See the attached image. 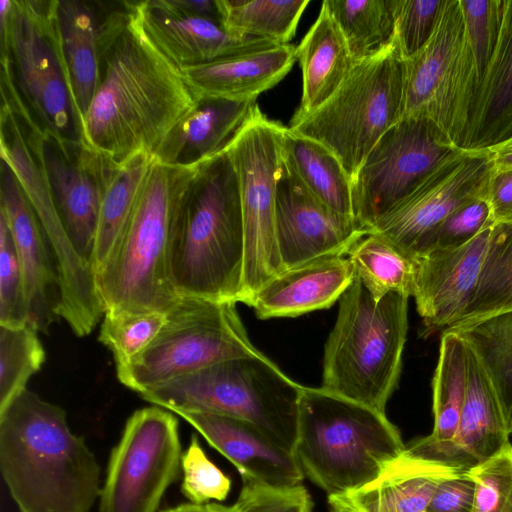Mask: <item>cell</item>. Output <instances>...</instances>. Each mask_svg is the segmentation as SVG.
<instances>
[{
	"mask_svg": "<svg viewBox=\"0 0 512 512\" xmlns=\"http://www.w3.org/2000/svg\"><path fill=\"white\" fill-rule=\"evenodd\" d=\"M181 68L146 34L136 1L102 3L100 80L82 120V143L116 166L154 157L197 105Z\"/></svg>",
	"mask_w": 512,
	"mask_h": 512,
	"instance_id": "1",
	"label": "cell"
},
{
	"mask_svg": "<svg viewBox=\"0 0 512 512\" xmlns=\"http://www.w3.org/2000/svg\"><path fill=\"white\" fill-rule=\"evenodd\" d=\"M0 469L20 512H90L101 468L66 412L26 389L0 412Z\"/></svg>",
	"mask_w": 512,
	"mask_h": 512,
	"instance_id": "2",
	"label": "cell"
},
{
	"mask_svg": "<svg viewBox=\"0 0 512 512\" xmlns=\"http://www.w3.org/2000/svg\"><path fill=\"white\" fill-rule=\"evenodd\" d=\"M245 258L237 174L226 149L200 164L171 236L168 265L180 297L241 302Z\"/></svg>",
	"mask_w": 512,
	"mask_h": 512,
	"instance_id": "3",
	"label": "cell"
},
{
	"mask_svg": "<svg viewBox=\"0 0 512 512\" xmlns=\"http://www.w3.org/2000/svg\"><path fill=\"white\" fill-rule=\"evenodd\" d=\"M199 166L153 158L125 229L95 277L104 313H167L180 300L170 280L169 247Z\"/></svg>",
	"mask_w": 512,
	"mask_h": 512,
	"instance_id": "4",
	"label": "cell"
},
{
	"mask_svg": "<svg viewBox=\"0 0 512 512\" xmlns=\"http://www.w3.org/2000/svg\"><path fill=\"white\" fill-rule=\"evenodd\" d=\"M404 449L385 413L321 387L303 386L293 453L304 476L328 496L372 482Z\"/></svg>",
	"mask_w": 512,
	"mask_h": 512,
	"instance_id": "5",
	"label": "cell"
},
{
	"mask_svg": "<svg viewBox=\"0 0 512 512\" xmlns=\"http://www.w3.org/2000/svg\"><path fill=\"white\" fill-rule=\"evenodd\" d=\"M408 298L392 292L375 300L355 277L325 343L323 390L385 413L401 373Z\"/></svg>",
	"mask_w": 512,
	"mask_h": 512,
	"instance_id": "6",
	"label": "cell"
},
{
	"mask_svg": "<svg viewBox=\"0 0 512 512\" xmlns=\"http://www.w3.org/2000/svg\"><path fill=\"white\" fill-rule=\"evenodd\" d=\"M303 386L262 352L231 358L141 394L153 405L247 421L293 453Z\"/></svg>",
	"mask_w": 512,
	"mask_h": 512,
	"instance_id": "7",
	"label": "cell"
},
{
	"mask_svg": "<svg viewBox=\"0 0 512 512\" xmlns=\"http://www.w3.org/2000/svg\"><path fill=\"white\" fill-rule=\"evenodd\" d=\"M405 59L396 36L358 61L338 90L288 129L328 148L351 180L379 139L403 116Z\"/></svg>",
	"mask_w": 512,
	"mask_h": 512,
	"instance_id": "8",
	"label": "cell"
},
{
	"mask_svg": "<svg viewBox=\"0 0 512 512\" xmlns=\"http://www.w3.org/2000/svg\"><path fill=\"white\" fill-rule=\"evenodd\" d=\"M1 54L42 130L82 141V118L70 85L56 17V0L0 1Z\"/></svg>",
	"mask_w": 512,
	"mask_h": 512,
	"instance_id": "9",
	"label": "cell"
},
{
	"mask_svg": "<svg viewBox=\"0 0 512 512\" xmlns=\"http://www.w3.org/2000/svg\"><path fill=\"white\" fill-rule=\"evenodd\" d=\"M235 302L181 297L155 339L116 367L117 378L141 394L216 363L260 351L250 341Z\"/></svg>",
	"mask_w": 512,
	"mask_h": 512,
	"instance_id": "10",
	"label": "cell"
},
{
	"mask_svg": "<svg viewBox=\"0 0 512 512\" xmlns=\"http://www.w3.org/2000/svg\"><path fill=\"white\" fill-rule=\"evenodd\" d=\"M285 129L255 104L226 148L239 184L245 237L241 303L248 306L259 289L285 269L276 236V187Z\"/></svg>",
	"mask_w": 512,
	"mask_h": 512,
	"instance_id": "11",
	"label": "cell"
},
{
	"mask_svg": "<svg viewBox=\"0 0 512 512\" xmlns=\"http://www.w3.org/2000/svg\"><path fill=\"white\" fill-rule=\"evenodd\" d=\"M478 84L459 0H445L429 41L405 60L403 117L434 121L459 148Z\"/></svg>",
	"mask_w": 512,
	"mask_h": 512,
	"instance_id": "12",
	"label": "cell"
},
{
	"mask_svg": "<svg viewBox=\"0 0 512 512\" xmlns=\"http://www.w3.org/2000/svg\"><path fill=\"white\" fill-rule=\"evenodd\" d=\"M460 151L428 117H403L379 139L352 179L357 224L369 234L381 218Z\"/></svg>",
	"mask_w": 512,
	"mask_h": 512,
	"instance_id": "13",
	"label": "cell"
},
{
	"mask_svg": "<svg viewBox=\"0 0 512 512\" xmlns=\"http://www.w3.org/2000/svg\"><path fill=\"white\" fill-rule=\"evenodd\" d=\"M181 457L174 413L156 405L135 411L111 451L99 512H157Z\"/></svg>",
	"mask_w": 512,
	"mask_h": 512,
	"instance_id": "14",
	"label": "cell"
},
{
	"mask_svg": "<svg viewBox=\"0 0 512 512\" xmlns=\"http://www.w3.org/2000/svg\"><path fill=\"white\" fill-rule=\"evenodd\" d=\"M494 171L489 151H463L448 159L370 230L411 259L425 253L443 220L464 203L487 195Z\"/></svg>",
	"mask_w": 512,
	"mask_h": 512,
	"instance_id": "15",
	"label": "cell"
},
{
	"mask_svg": "<svg viewBox=\"0 0 512 512\" xmlns=\"http://www.w3.org/2000/svg\"><path fill=\"white\" fill-rule=\"evenodd\" d=\"M38 152L59 218L91 265L103 196L117 166L82 142L59 140L41 127Z\"/></svg>",
	"mask_w": 512,
	"mask_h": 512,
	"instance_id": "16",
	"label": "cell"
},
{
	"mask_svg": "<svg viewBox=\"0 0 512 512\" xmlns=\"http://www.w3.org/2000/svg\"><path fill=\"white\" fill-rule=\"evenodd\" d=\"M367 234L354 218L315 198L282 158L276 187V236L285 269L321 257L347 256Z\"/></svg>",
	"mask_w": 512,
	"mask_h": 512,
	"instance_id": "17",
	"label": "cell"
},
{
	"mask_svg": "<svg viewBox=\"0 0 512 512\" xmlns=\"http://www.w3.org/2000/svg\"><path fill=\"white\" fill-rule=\"evenodd\" d=\"M495 224L460 247L432 250L414 259L412 297L421 317L423 337L461 321L475 298Z\"/></svg>",
	"mask_w": 512,
	"mask_h": 512,
	"instance_id": "18",
	"label": "cell"
},
{
	"mask_svg": "<svg viewBox=\"0 0 512 512\" xmlns=\"http://www.w3.org/2000/svg\"><path fill=\"white\" fill-rule=\"evenodd\" d=\"M0 213L12 233L27 300L28 323L41 333L59 317L61 284L48 238L11 168L1 160Z\"/></svg>",
	"mask_w": 512,
	"mask_h": 512,
	"instance_id": "19",
	"label": "cell"
},
{
	"mask_svg": "<svg viewBox=\"0 0 512 512\" xmlns=\"http://www.w3.org/2000/svg\"><path fill=\"white\" fill-rule=\"evenodd\" d=\"M136 8L146 34L179 68L278 46L233 33L217 20L183 13L170 0L136 1Z\"/></svg>",
	"mask_w": 512,
	"mask_h": 512,
	"instance_id": "20",
	"label": "cell"
},
{
	"mask_svg": "<svg viewBox=\"0 0 512 512\" xmlns=\"http://www.w3.org/2000/svg\"><path fill=\"white\" fill-rule=\"evenodd\" d=\"M509 435L496 392L467 347V389L454 438L437 449H421L409 443L404 452L457 470L470 471L499 453L509 442Z\"/></svg>",
	"mask_w": 512,
	"mask_h": 512,
	"instance_id": "21",
	"label": "cell"
},
{
	"mask_svg": "<svg viewBox=\"0 0 512 512\" xmlns=\"http://www.w3.org/2000/svg\"><path fill=\"white\" fill-rule=\"evenodd\" d=\"M205 440L239 471L242 479L272 486L302 484L304 474L294 453L253 424L223 415L179 412Z\"/></svg>",
	"mask_w": 512,
	"mask_h": 512,
	"instance_id": "22",
	"label": "cell"
},
{
	"mask_svg": "<svg viewBox=\"0 0 512 512\" xmlns=\"http://www.w3.org/2000/svg\"><path fill=\"white\" fill-rule=\"evenodd\" d=\"M355 277L347 256L317 258L275 275L255 294L250 307L260 319L297 317L327 309L340 299Z\"/></svg>",
	"mask_w": 512,
	"mask_h": 512,
	"instance_id": "23",
	"label": "cell"
},
{
	"mask_svg": "<svg viewBox=\"0 0 512 512\" xmlns=\"http://www.w3.org/2000/svg\"><path fill=\"white\" fill-rule=\"evenodd\" d=\"M296 61V47L286 44L181 70L197 99L256 101L261 93L279 83Z\"/></svg>",
	"mask_w": 512,
	"mask_h": 512,
	"instance_id": "24",
	"label": "cell"
},
{
	"mask_svg": "<svg viewBox=\"0 0 512 512\" xmlns=\"http://www.w3.org/2000/svg\"><path fill=\"white\" fill-rule=\"evenodd\" d=\"M511 137L512 0H504L498 42L477 85L459 149L489 151Z\"/></svg>",
	"mask_w": 512,
	"mask_h": 512,
	"instance_id": "25",
	"label": "cell"
},
{
	"mask_svg": "<svg viewBox=\"0 0 512 512\" xmlns=\"http://www.w3.org/2000/svg\"><path fill=\"white\" fill-rule=\"evenodd\" d=\"M256 101L198 99L196 107L166 136L154 155L162 164L195 166L223 152Z\"/></svg>",
	"mask_w": 512,
	"mask_h": 512,
	"instance_id": "26",
	"label": "cell"
},
{
	"mask_svg": "<svg viewBox=\"0 0 512 512\" xmlns=\"http://www.w3.org/2000/svg\"><path fill=\"white\" fill-rule=\"evenodd\" d=\"M460 471L403 452L372 482L335 497L355 512H426L438 484Z\"/></svg>",
	"mask_w": 512,
	"mask_h": 512,
	"instance_id": "27",
	"label": "cell"
},
{
	"mask_svg": "<svg viewBox=\"0 0 512 512\" xmlns=\"http://www.w3.org/2000/svg\"><path fill=\"white\" fill-rule=\"evenodd\" d=\"M303 78L302 98L291 121L321 107L341 86L355 65L346 40L327 8L296 47Z\"/></svg>",
	"mask_w": 512,
	"mask_h": 512,
	"instance_id": "28",
	"label": "cell"
},
{
	"mask_svg": "<svg viewBox=\"0 0 512 512\" xmlns=\"http://www.w3.org/2000/svg\"><path fill=\"white\" fill-rule=\"evenodd\" d=\"M56 0V17L70 85L85 116L100 80L102 3Z\"/></svg>",
	"mask_w": 512,
	"mask_h": 512,
	"instance_id": "29",
	"label": "cell"
},
{
	"mask_svg": "<svg viewBox=\"0 0 512 512\" xmlns=\"http://www.w3.org/2000/svg\"><path fill=\"white\" fill-rule=\"evenodd\" d=\"M282 158L315 198L331 210L354 218L352 180L328 148L286 127L282 138Z\"/></svg>",
	"mask_w": 512,
	"mask_h": 512,
	"instance_id": "30",
	"label": "cell"
},
{
	"mask_svg": "<svg viewBox=\"0 0 512 512\" xmlns=\"http://www.w3.org/2000/svg\"><path fill=\"white\" fill-rule=\"evenodd\" d=\"M434 428L430 435L411 442L421 449H437L454 438L467 389V347L451 330L442 332L433 377Z\"/></svg>",
	"mask_w": 512,
	"mask_h": 512,
	"instance_id": "31",
	"label": "cell"
},
{
	"mask_svg": "<svg viewBox=\"0 0 512 512\" xmlns=\"http://www.w3.org/2000/svg\"><path fill=\"white\" fill-rule=\"evenodd\" d=\"M455 332L488 376L512 433V309L457 324Z\"/></svg>",
	"mask_w": 512,
	"mask_h": 512,
	"instance_id": "32",
	"label": "cell"
},
{
	"mask_svg": "<svg viewBox=\"0 0 512 512\" xmlns=\"http://www.w3.org/2000/svg\"><path fill=\"white\" fill-rule=\"evenodd\" d=\"M153 157L138 155L117 166L105 190L91 266L98 275L113 253L134 208Z\"/></svg>",
	"mask_w": 512,
	"mask_h": 512,
	"instance_id": "33",
	"label": "cell"
},
{
	"mask_svg": "<svg viewBox=\"0 0 512 512\" xmlns=\"http://www.w3.org/2000/svg\"><path fill=\"white\" fill-rule=\"evenodd\" d=\"M358 62L388 45L395 35V0H324Z\"/></svg>",
	"mask_w": 512,
	"mask_h": 512,
	"instance_id": "34",
	"label": "cell"
},
{
	"mask_svg": "<svg viewBox=\"0 0 512 512\" xmlns=\"http://www.w3.org/2000/svg\"><path fill=\"white\" fill-rule=\"evenodd\" d=\"M347 257L356 276L375 300L397 292L412 296L415 278L414 260L389 241L367 234L356 242Z\"/></svg>",
	"mask_w": 512,
	"mask_h": 512,
	"instance_id": "35",
	"label": "cell"
},
{
	"mask_svg": "<svg viewBox=\"0 0 512 512\" xmlns=\"http://www.w3.org/2000/svg\"><path fill=\"white\" fill-rule=\"evenodd\" d=\"M229 31L289 44L309 0H217Z\"/></svg>",
	"mask_w": 512,
	"mask_h": 512,
	"instance_id": "36",
	"label": "cell"
},
{
	"mask_svg": "<svg viewBox=\"0 0 512 512\" xmlns=\"http://www.w3.org/2000/svg\"><path fill=\"white\" fill-rule=\"evenodd\" d=\"M511 309L512 223L496 222L475 298L458 324Z\"/></svg>",
	"mask_w": 512,
	"mask_h": 512,
	"instance_id": "37",
	"label": "cell"
},
{
	"mask_svg": "<svg viewBox=\"0 0 512 512\" xmlns=\"http://www.w3.org/2000/svg\"><path fill=\"white\" fill-rule=\"evenodd\" d=\"M38 333L29 323L17 328L0 325V412L26 390L45 360Z\"/></svg>",
	"mask_w": 512,
	"mask_h": 512,
	"instance_id": "38",
	"label": "cell"
},
{
	"mask_svg": "<svg viewBox=\"0 0 512 512\" xmlns=\"http://www.w3.org/2000/svg\"><path fill=\"white\" fill-rule=\"evenodd\" d=\"M99 341L113 354L116 367L143 352L166 321L161 312H105Z\"/></svg>",
	"mask_w": 512,
	"mask_h": 512,
	"instance_id": "39",
	"label": "cell"
},
{
	"mask_svg": "<svg viewBox=\"0 0 512 512\" xmlns=\"http://www.w3.org/2000/svg\"><path fill=\"white\" fill-rule=\"evenodd\" d=\"M27 323L23 273L9 225L0 213V325L17 328Z\"/></svg>",
	"mask_w": 512,
	"mask_h": 512,
	"instance_id": "40",
	"label": "cell"
},
{
	"mask_svg": "<svg viewBox=\"0 0 512 512\" xmlns=\"http://www.w3.org/2000/svg\"><path fill=\"white\" fill-rule=\"evenodd\" d=\"M459 2L479 83L498 42L504 0H459Z\"/></svg>",
	"mask_w": 512,
	"mask_h": 512,
	"instance_id": "41",
	"label": "cell"
},
{
	"mask_svg": "<svg viewBox=\"0 0 512 512\" xmlns=\"http://www.w3.org/2000/svg\"><path fill=\"white\" fill-rule=\"evenodd\" d=\"M181 469V492L191 503L203 504L227 498L231 480L207 457L196 435H192L182 453Z\"/></svg>",
	"mask_w": 512,
	"mask_h": 512,
	"instance_id": "42",
	"label": "cell"
},
{
	"mask_svg": "<svg viewBox=\"0 0 512 512\" xmlns=\"http://www.w3.org/2000/svg\"><path fill=\"white\" fill-rule=\"evenodd\" d=\"M475 480L471 512H512V444L470 470Z\"/></svg>",
	"mask_w": 512,
	"mask_h": 512,
	"instance_id": "43",
	"label": "cell"
},
{
	"mask_svg": "<svg viewBox=\"0 0 512 512\" xmlns=\"http://www.w3.org/2000/svg\"><path fill=\"white\" fill-rule=\"evenodd\" d=\"M444 3L445 0H395V36L405 60L429 41Z\"/></svg>",
	"mask_w": 512,
	"mask_h": 512,
	"instance_id": "44",
	"label": "cell"
},
{
	"mask_svg": "<svg viewBox=\"0 0 512 512\" xmlns=\"http://www.w3.org/2000/svg\"><path fill=\"white\" fill-rule=\"evenodd\" d=\"M495 223L487 195L476 197L443 220L431 236L424 254L436 249L460 247Z\"/></svg>",
	"mask_w": 512,
	"mask_h": 512,
	"instance_id": "45",
	"label": "cell"
},
{
	"mask_svg": "<svg viewBox=\"0 0 512 512\" xmlns=\"http://www.w3.org/2000/svg\"><path fill=\"white\" fill-rule=\"evenodd\" d=\"M236 501L240 512H313V502L302 484L272 486L250 479Z\"/></svg>",
	"mask_w": 512,
	"mask_h": 512,
	"instance_id": "46",
	"label": "cell"
},
{
	"mask_svg": "<svg viewBox=\"0 0 512 512\" xmlns=\"http://www.w3.org/2000/svg\"><path fill=\"white\" fill-rule=\"evenodd\" d=\"M475 485L470 471H460L444 478L426 512H471Z\"/></svg>",
	"mask_w": 512,
	"mask_h": 512,
	"instance_id": "47",
	"label": "cell"
},
{
	"mask_svg": "<svg viewBox=\"0 0 512 512\" xmlns=\"http://www.w3.org/2000/svg\"><path fill=\"white\" fill-rule=\"evenodd\" d=\"M487 199L495 222L512 223V168L493 171Z\"/></svg>",
	"mask_w": 512,
	"mask_h": 512,
	"instance_id": "48",
	"label": "cell"
},
{
	"mask_svg": "<svg viewBox=\"0 0 512 512\" xmlns=\"http://www.w3.org/2000/svg\"><path fill=\"white\" fill-rule=\"evenodd\" d=\"M170 2L183 13L221 22L217 0H170Z\"/></svg>",
	"mask_w": 512,
	"mask_h": 512,
	"instance_id": "49",
	"label": "cell"
},
{
	"mask_svg": "<svg viewBox=\"0 0 512 512\" xmlns=\"http://www.w3.org/2000/svg\"><path fill=\"white\" fill-rule=\"evenodd\" d=\"M161 512H240L236 503L231 506L208 502L203 504L184 503Z\"/></svg>",
	"mask_w": 512,
	"mask_h": 512,
	"instance_id": "50",
	"label": "cell"
},
{
	"mask_svg": "<svg viewBox=\"0 0 512 512\" xmlns=\"http://www.w3.org/2000/svg\"><path fill=\"white\" fill-rule=\"evenodd\" d=\"M494 170H505L512 168V137L489 150Z\"/></svg>",
	"mask_w": 512,
	"mask_h": 512,
	"instance_id": "51",
	"label": "cell"
},
{
	"mask_svg": "<svg viewBox=\"0 0 512 512\" xmlns=\"http://www.w3.org/2000/svg\"><path fill=\"white\" fill-rule=\"evenodd\" d=\"M330 512H355L346 503L335 496H328Z\"/></svg>",
	"mask_w": 512,
	"mask_h": 512,
	"instance_id": "52",
	"label": "cell"
}]
</instances>
